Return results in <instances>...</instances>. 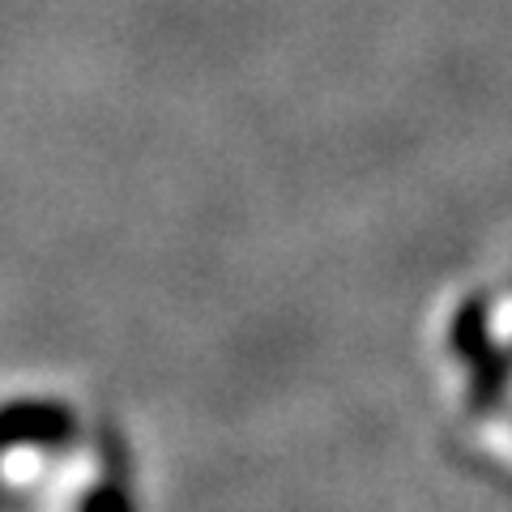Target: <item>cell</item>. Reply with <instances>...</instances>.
<instances>
[{
	"label": "cell",
	"mask_w": 512,
	"mask_h": 512,
	"mask_svg": "<svg viewBox=\"0 0 512 512\" xmlns=\"http://www.w3.org/2000/svg\"><path fill=\"white\" fill-rule=\"evenodd\" d=\"M453 350L470 367V402L474 406H495L512 380V355L491 342L487 325V299H466L453 320Z\"/></svg>",
	"instance_id": "obj_1"
},
{
	"label": "cell",
	"mask_w": 512,
	"mask_h": 512,
	"mask_svg": "<svg viewBox=\"0 0 512 512\" xmlns=\"http://www.w3.org/2000/svg\"><path fill=\"white\" fill-rule=\"evenodd\" d=\"M77 436L73 410L56 402H18L0 410V448L13 444H39V448H64Z\"/></svg>",
	"instance_id": "obj_2"
},
{
	"label": "cell",
	"mask_w": 512,
	"mask_h": 512,
	"mask_svg": "<svg viewBox=\"0 0 512 512\" xmlns=\"http://www.w3.org/2000/svg\"><path fill=\"white\" fill-rule=\"evenodd\" d=\"M82 512H137L128 483H124V470H107L103 483L82 500Z\"/></svg>",
	"instance_id": "obj_3"
}]
</instances>
